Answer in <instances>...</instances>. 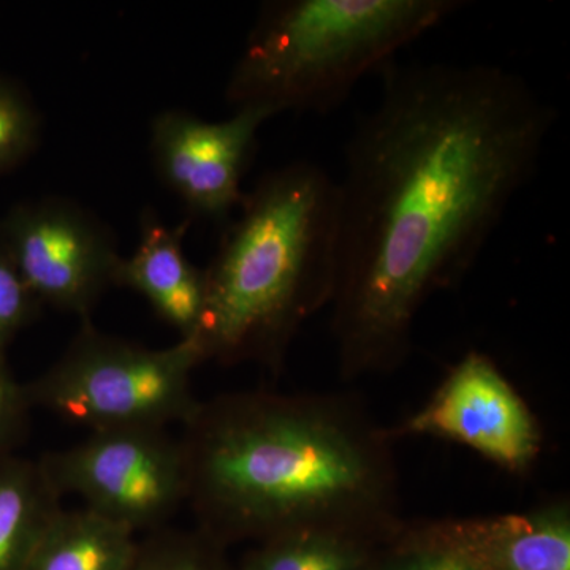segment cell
I'll use <instances>...</instances> for the list:
<instances>
[{"label": "cell", "instance_id": "9a60e30c", "mask_svg": "<svg viewBox=\"0 0 570 570\" xmlns=\"http://www.w3.org/2000/svg\"><path fill=\"white\" fill-rule=\"evenodd\" d=\"M371 570H483L479 562L445 538L434 521L401 524L379 551Z\"/></svg>", "mask_w": 570, "mask_h": 570}, {"label": "cell", "instance_id": "277c9868", "mask_svg": "<svg viewBox=\"0 0 570 570\" xmlns=\"http://www.w3.org/2000/svg\"><path fill=\"white\" fill-rule=\"evenodd\" d=\"M461 0H279L266 3L232 70L236 108L325 112L397 51L463 9Z\"/></svg>", "mask_w": 570, "mask_h": 570}, {"label": "cell", "instance_id": "d6986e66", "mask_svg": "<svg viewBox=\"0 0 570 570\" xmlns=\"http://www.w3.org/2000/svg\"><path fill=\"white\" fill-rule=\"evenodd\" d=\"M31 407L26 385L14 379L6 354H0V460L10 456V450L24 431Z\"/></svg>", "mask_w": 570, "mask_h": 570}, {"label": "cell", "instance_id": "7c38bea8", "mask_svg": "<svg viewBox=\"0 0 570 570\" xmlns=\"http://www.w3.org/2000/svg\"><path fill=\"white\" fill-rule=\"evenodd\" d=\"M135 532L92 510L61 509L33 547L24 570H132Z\"/></svg>", "mask_w": 570, "mask_h": 570}, {"label": "cell", "instance_id": "30bf717a", "mask_svg": "<svg viewBox=\"0 0 570 570\" xmlns=\"http://www.w3.org/2000/svg\"><path fill=\"white\" fill-rule=\"evenodd\" d=\"M483 570H570L568 499L501 515L434 520Z\"/></svg>", "mask_w": 570, "mask_h": 570}, {"label": "cell", "instance_id": "e0dca14e", "mask_svg": "<svg viewBox=\"0 0 570 570\" xmlns=\"http://www.w3.org/2000/svg\"><path fill=\"white\" fill-rule=\"evenodd\" d=\"M40 115L18 82L0 75V176L24 163L39 145Z\"/></svg>", "mask_w": 570, "mask_h": 570}, {"label": "cell", "instance_id": "8fae6325", "mask_svg": "<svg viewBox=\"0 0 570 570\" xmlns=\"http://www.w3.org/2000/svg\"><path fill=\"white\" fill-rule=\"evenodd\" d=\"M186 230L187 224L168 227L151 209L142 213L140 242L119 262L115 287L137 292L165 324L194 337L204 316L205 273L184 253Z\"/></svg>", "mask_w": 570, "mask_h": 570}, {"label": "cell", "instance_id": "4fadbf2b", "mask_svg": "<svg viewBox=\"0 0 570 570\" xmlns=\"http://www.w3.org/2000/svg\"><path fill=\"white\" fill-rule=\"evenodd\" d=\"M61 499L40 461L0 460V570H24Z\"/></svg>", "mask_w": 570, "mask_h": 570}, {"label": "cell", "instance_id": "52a82bcc", "mask_svg": "<svg viewBox=\"0 0 570 570\" xmlns=\"http://www.w3.org/2000/svg\"><path fill=\"white\" fill-rule=\"evenodd\" d=\"M0 239L41 306L89 321L115 287L122 258L115 238L92 213L67 198L14 205L0 219Z\"/></svg>", "mask_w": 570, "mask_h": 570}, {"label": "cell", "instance_id": "8992f818", "mask_svg": "<svg viewBox=\"0 0 570 570\" xmlns=\"http://www.w3.org/2000/svg\"><path fill=\"white\" fill-rule=\"evenodd\" d=\"M61 497L138 531L163 530L187 502L181 442L165 428L91 431L85 441L39 460Z\"/></svg>", "mask_w": 570, "mask_h": 570}, {"label": "cell", "instance_id": "9c48e42d", "mask_svg": "<svg viewBox=\"0 0 570 570\" xmlns=\"http://www.w3.org/2000/svg\"><path fill=\"white\" fill-rule=\"evenodd\" d=\"M275 116L265 107L236 108L224 121L163 111L151 124L157 174L194 216L227 219L245 197L242 179L257 132Z\"/></svg>", "mask_w": 570, "mask_h": 570}, {"label": "cell", "instance_id": "7a4b0ae2", "mask_svg": "<svg viewBox=\"0 0 570 570\" xmlns=\"http://www.w3.org/2000/svg\"><path fill=\"white\" fill-rule=\"evenodd\" d=\"M187 504L217 543L306 528L392 535V441L360 401L335 393H228L183 425Z\"/></svg>", "mask_w": 570, "mask_h": 570}, {"label": "cell", "instance_id": "6da1fadb", "mask_svg": "<svg viewBox=\"0 0 570 570\" xmlns=\"http://www.w3.org/2000/svg\"><path fill=\"white\" fill-rule=\"evenodd\" d=\"M553 124V108L502 67L434 62L385 75L336 181L328 309L341 379L406 360L420 311L475 264L535 175Z\"/></svg>", "mask_w": 570, "mask_h": 570}, {"label": "cell", "instance_id": "3957f363", "mask_svg": "<svg viewBox=\"0 0 570 570\" xmlns=\"http://www.w3.org/2000/svg\"><path fill=\"white\" fill-rule=\"evenodd\" d=\"M337 184L296 160L238 206L205 273L197 340L205 362L277 370L302 326L330 306L337 266Z\"/></svg>", "mask_w": 570, "mask_h": 570}, {"label": "cell", "instance_id": "2e32d148", "mask_svg": "<svg viewBox=\"0 0 570 570\" xmlns=\"http://www.w3.org/2000/svg\"><path fill=\"white\" fill-rule=\"evenodd\" d=\"M217 546L202 531L189 534L163 528L138 546L132 570H225Z\"/></svg>", "mask_w": 570, "mask_h": 570}, {"label": "cell", "instance_id": "5b68a950", "mask_svg": "<svg viewBox=\"0 0 570 570\" xmlns=\"http://www.w3.org/2000/svg\"><path fill=\"white\" fill-rule=\"evenodd\" d=\"M205 363L195 337L151 348L85 321L66 352L26 385L31 406L91 431L184 425L200 401L194 373Z\"/></svg>", "mask_w": 570, "mask_h": 570}, {"label": "cell", "instance_id": "5bb4252c", "mask_svg": "<svg viewBox=\"0 0 570 570\" xmlns=\"http://www.w3.org/2000/svg\"><path fill=\"white\" fill-rule=\"evenodd\" d=\"M395 534L335 528L284 532L261 542L242 570H371L379 551Z\"/></svg>", "mask_w": 570, "mask_h": 570}, {"label": "cell", "instance_id": "ac0fdd59", "mask_svg": "<svg viewBox=\"0 0 570 570\" xmlns=\"http://www.w3.org/2000/svg\"><path fill=\"white\" fill-rule=\"evenodd\" d=\"M41 303L24 283L0 239V354L13 337L39 316Z\"/></svg>", "mask_w": 570, "mask_h": 570}, {"label": "cell", "instance_id": "ba28073f", "mask_svg": "<svg viewBox=\"0 0 570 570\" xmlns=\"http://www.w3.org/2000/svg\"><path fill=\"white\" fill-rule=\"evenodd\" d=\"M390 441L433 438L479 453L510 474H527L542 452V428L519 390L482 352H468L436 392L400 425Z\"/></svg>", "mask_w": 570, "mask_h": 570}]
</instances>
